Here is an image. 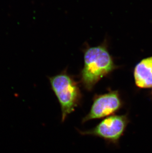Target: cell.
<instances>
[{
	"label": "cell",
	"mask_w": 152,
	"mask_h": 153,
	"mask_svg": "<svg viewBox=\"0 0 152 153\" xmlns=\"http://www.w3.org/2000/svg\"><path fill=\"white\" fill-rule=\"evenodd\" d=\"M136 85L142 88L152 87V57L142 60L135 67L134 72Z\"/></svg>",
	"instance_id": "obj_5"
},
{
	"label": "cell",
	"mask_w": 152,
	"mask_h": 153,
	"mask_svg": "<svg viewBox=\"0 0 152 153\" xmlns=\"http://www.w3.org/2000/svg\"><path fill=\"white\" fill-rule=\"evenodd\" d=\"M84 65L80 74V82L88 91L92 90L98 81L116 68L108 50L105 40L97 46L89 45L83 51Z\"/></svg>",
	"instance_id": "obj_1"
},
{
	"label": "cell",
	"mask_w": 152,
	"mask_h": 153,
	"mask_svg": "<svg viewBox=\"0 0 152 153\" xmlns=\"http://www.w3.org/2000/svg\"><path fill=\"white\" fill-rule=\"evenodd\" d=\"M128 122L125 115H112L105 117L93 128L78 131L82 135L99 137L107 143L116 144L123 135Z\"/></svg>",
	"instance_id": "obj_3"
},
{
	"label": "cell",
	"mask_w": 152,
	"mask_h": 153,
	"mask_svg": "<svg viewBox=\"0 0 152 153\" xmlns=\"http://www.w3.org/2000/svg\"><path fill=\"white\" fill-rule=\"evenodd\" d=\"M49 80L61 105V121L64 122L82 102L83 95L79 83L66 71L49 77Z\"/></svg>",
	"instance_id": "obj_2"
},
{
	"label": "cell",
	"mask_w": 152,
	"mask_h": 153,
	"mask_svg": "<svg viewBox=\"0 0 152 153\" xmlns=\"http://www.w3.org/2000/svg\"><path fill=\"white\" fill-rule=\"evenodd\" d=\"M122 102L117 91H109L102 94H95L89 113L82 120V123L91 120L112 116L122 108Z\"/></svg>",
	"instance_id": "obj_4"
}]
</instances>
